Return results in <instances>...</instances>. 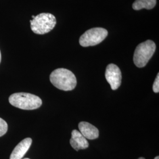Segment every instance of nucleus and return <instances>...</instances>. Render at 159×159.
I'll return each mask as SVG.
<instances>
[{"label":"nucleus","instance_id":"20e7f679","mask_svg":"<svg viewBox=\"0 0 159 159\" xmlns=\"http://www.w3.org/2000/svg\"><path fill=\"white\" fill-rule=\"evenodd\" d=\"M156 44L152 40H147L137 46L134 53L133 61L139 68L146 66L156 50Z\"/></svg>","mask_w":159,"mask_h":159},{"label":"nucleus","instance_id":"2eb2a0df","mask_svg":"<svg viewBox=\"0 0 159 159\" xmlns=\"http://www.w3.org/2000/svg\"><path fill=\"white\" fill-rule=\"evenodd\" d=\"M35 16H32V18L33 19V18H35Z\"/></svg>","mask_w":159,"mask_h":159},{"label":"nucleus","instance_id":"9d476101","mask_svg":"<svg viewBox=\"0 0 159 159\" xmlns=\"http://www.w3.org/2000/svg\"><path fill=\"white\" fill-rule=\"evenodd\" d=\"M156 4V0H136L133 4V8L134 10H140L143 8L151 10Z\"/></svg>","mask_w":159,"mask_h":159},{"label":"nucleus","instance_id":"6e6552de","mask_svg":"<svg viewBox=\"0 0 159 159\" xmlns=\"http://www.w3.org/2000/svg\"><path fill=\"white\" fill-rule=\"evenodd\" d=\"M70 143L71 147L76 151H79L81 149H85L88 148L89 146L87 139L81 134L80 131L77 130L72 131L71 138Z\"/></svg>","mask_w":159,"mask_h":159},{"label":"nucleus","instance_id":"9b49d317","mask_svg":"<svg viewBox=\"0 0 159 159\" xmlns=\"http://www.w3.org/2000/svg\"><path fill=\"white\" fill-rule=\"evenodd\" d=\"M8 130V125L6 121L0 118V137L4 136Z\"/></svg>","mask_w":159,"mask_h":159},{"label":"nucleus","instance_id":"0eeeda50","mask_svg":"<svg viewBox=\"0 0 159 159\" xmlns=\"http://www.w3.org/2000/svg\"><path fill=\"white\" fill-rule=\"evenodd\" d=\"M32 143V139L31 138H26L14 148L11 154L10 159H22L24 155L27 152Z\"/></svg>","mask_w":159,"mask_h":159},{"label":"nucleus","instance_id":"f8f14e48","mask_svg":"<svg viewBox=\"0 0 159 159\" xmlns=\"http://www.w3.org/2000/svg\"><path fill=\"white\" fill-rule=\"evenodd\" d=\"M153 90L154 93H158L159 92V74H157V75L154 80L153 86Z\"/></svg>","mask_w":159,"mask_h":159},{"label":"nucleus","instance_id":"f257e3e1","mask_svg":"<svg viewBox=\"0 0 159 159\" xmlns=\"http://www.w3.org/2000/svg\"><path fill=\"white\" fill-rule=\"evenodd\" d=\"M51 83L56 88L63 91H71L77 85V79L71 71L66 68H57L50 76Z\"/></svg>","mask_w":159,"mask_h":159},{"label":"nucleus","instance_id":"39448f33","mask_svg":"<svg viewBox=\"0 0 159 159\" xmlns=\"http://www.w3.org/2000/svg\"><path fill=\"white\" fill-rule=\"evenodd\" d=\"M108 35V31L103 28H93L86 31L80 38V44L82 47L97 45L102 43Z\"/></svg>","mask_w":159,"mask_h":159},{"label":"nucleus","instance_id":"7ed1b4c3","mask_svg":"<svg viewBox=\"0 0 159 159\" xmlns=\"http://www.w3.org/2000/svg\"><path fill=\"white\" fill-rule=\"evenodd\" d=\"M31 29L35 34H44L49 33L56 25V18L50 13H41L30 20Z\"/></svg>","mask_w":159,"mask_h":159},{"label":"nucleus","instance_id":"1a4fd4ad","mask_svg":"<svg viewBox=\"0 0 159 159\" xmlns=\"http://www.w3.org/2000/svg\"><path fill=\"white\" fill-rule=\"evenodd\" d=\"M80 132L87 139L94 140L99 136V131L95 126L85 121L80 122L79 124Z\"/></svg>","mask_w":159,"mask_h":159},{"label":"nucleus","instance_id":"4468645a","mask_svg":"<svg viewBox=\"0 0 159 159\" xmlns=\"http://www.w3.org/2000/svg\"><path fill=\"white\" fill-rule=\"evenodd\" d=\"M154 159H159V156H156V157L154 158Z\"/></svg>","mask_w":159,"mask_h":159},{"label":"nucleus","instance_id":"f3484780","mask_svg":"<svg viewBox=\"0 0 159 159\" xmlns=\"http://www.w3.org/2000/svg\"><path fill=\"white\" fill-rule=\"evenodd\" d=\"M29 159V158H25V159Z\"/></svg>","mask_w":159,"mask_h":159},{"label":"nucleus","instance_id":"423d86ee","mask_svg":"<svg viewBox=\"0 0 159 159\" xmlns=\"http://www.w3.org/2000/svg\"><path fill=\"white\" fill-rule=\"evenodd\" d=\"M105 77L113 90H117L121 83V73L117 66L110 64L106 67Z\"/></svg>","mask_w":159,"mask_h":159},{"label":"nucleus","instance_id":"ddd939ff","mask_svg":"<svg viewBox=\"0 0 159 159\" xmlns=\"http://www.w3.org/2000/svg\"><path fill=\"white\" fill-rule=\"evenodd\" d=\"M1 61V51H0V63Z\"/></svg>","mask_w":159,"mask_h":159},{"label":"nucleus","instance_id":"dca6fc26","mask_svg":"<svg viewBox=\"0 0 159 159\" xmlns=\"http://www.w3.org/2000/svg\"><path fill=\"white\" fill-rule=\"evenodd\" d=\"M144 159V157H140V158H139V159Z\"/></svg>","mask_w":159,"mask_h":159},{"label":"nucleus","instance_id":"f03ea898","mask_svg":"<svg viewBox=\"0 0 159 159\" xmlns=\"http://www.w3.org/2000/svg\"><path fill=\"white\" fill-rule=\"evenodd\" d=\"M9 102L17 108L26 110L37 109L42 104V100L39 97L27 93L12 94L9 97Z\"/></svg>","mask_w":159,"mask_h":159}]
</instances>
